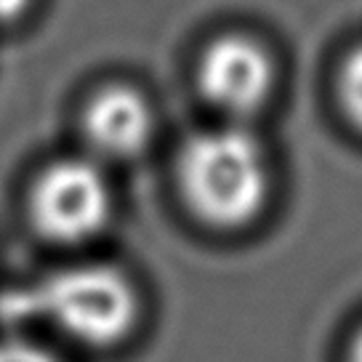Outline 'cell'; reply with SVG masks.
Masks as SVG:
<instances>
[{
    "label": "cell",
    "instance_id": "obj_7",
    "mask_svg": "<svg viewBox=\"0 0 362 362\" xmlns=\"http://www.w3.org/2000/svg\"><path fill=\"white\" fill-rule=\"evenodd\" d=\"M0 362H62L43 346L27 341H0Z\"/></svg>",
    "mask_w": 362,
    "mask_h": 362
},
{
    "label": "cell",
    "instance_id": "obj_3",
    "mask_svg": "<svg viewBox=\"0 0 362 362\" xmlns=\"http://www.w3.org/2000/svg\"><path fill=\"white\" fill-rule=\"evenodd\" d=\"M35 229L51 243L78 245L96 238L112 216V192L104 170L83 158L51 163L30 194Z\"/></svg>",
    "mask_w": 362,
    "mask_h": 362
},
{
    "label": "cell",
    "instance_id": "obj_5",
    "mask_svg": "<svg viewBox=\"0 0 362 362\" xmlns=\"http://www.w3.org/2000/svg\"><path fill=\"white\" fill-rule=\"evenodd\" d=\"M155 117L149 102L131 86L96 90L83 112V134L96 155L110 160L136 158L149 144Z\"/></svg>",
    "mask_w": 362,
    "mask_h": 362
},
{
    "label": "cell",
    "instance_id": "obj_4",
    "mask_svg": "<svg viewBox=\"0 0 362 362\" xmlns=\"http://www.w3.org/2000/svg\"><path fill=\"white\" fill-rule=\"evenodd\" d=\"M197 83L208 102L229 117H248L274 88V64L264 45L245 35L216 37L200 57Z\"/></svg>",
    "mask_w": 362,
    "mask_h": 362
},
{
    "label": "cell",
    "instance_id": "obj_8",
    "mask_svg": "<svg viewBox=\"0 0 362 362\" xmlns=\"http://www.w3.org/2000/svg\"><path fill=\"white\" fill-rule=\"evenodd\" d=\"M30 6H33V0H0V27L16 22L19 16L27 13Z\"/></svg>",
    "mask_w": 362,
    "mask_h": 362
},
{
    "label": "cell",
    "instance_id": "obj_2",
    "mask_svg": "<svg viewBox=\"0 0 362 362\" xmlns=\"http://www.w3.org/2000/svg\"><path fill=\"white\" fill-rule=\"evenodd\" d=\"M187 205L214 226H240L261 211L269 192L267 155L243 125H221L189 139L179 155Z\"/></svg>",
    "mask_w": 362,
    "mask_h": 362
},
{
    "label": "cell",
    "instance_id": "obj_9",
    "mask_svg": "<svg viewBox=\"0 0 362 362\" xmlns=\"http://www.w3.org/2000/svg\"><path fill=\"white\" fill-rule=\"evenodd\" d=\"M351 362H362V333L357 336L354 346H351Z\"/></svg>",
    "mask_w": 362,
    "mask_h": 362
},
{
    "label": "cell",
    "instance_id": "obj_1",
    "mask_svg": "<svg viewBox=\"0 0 362 362\" xmlns=\"http://www.w3.org/2000/svg\"><path fill=\"white\" fill-rule=\"evenodd\" d=\"M139 301L110 267H75L0 296L6 322H48L88 346H110L134 328Z\"/></svg>",
    "mask_w": 362,
    "mask_h": 362
},
{
    "label": "cell",
    "instance_id": "obj_6",
    "mask_svg": "<svg viewBox=\"0 0 362 362\" xmlns=\"http://www.w3.org/2000/svg\"><path fill=\"white\" fill-rule=\"evenodd\" d=\"M339 90L346 115L362 128V45H357L344 62Z\"/></svg>",
    "mask_w": 362,
    "mask_h": 362
}]
</instances>
